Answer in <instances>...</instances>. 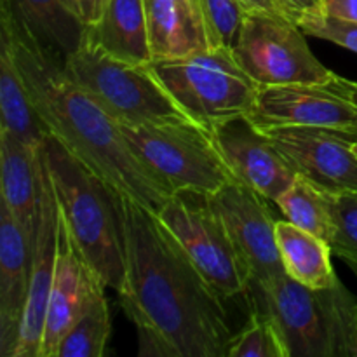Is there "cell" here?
Here are the masks:
<instances>
[{
    "instance_id": "52a82bcc",
    "label": "cell",
    "mask_w": 357,
    "mask_h": 357,
    "mask_svg": "<svg viewBox=\"0 0 357 357\" xmlns=\"http://www.w3.org/2000/svg\"><path fill=\"white\" fill-rule=\"evenodd\" d=\"M63 68L121 126L188 121L149 66L115 58L86 38L63 59Z\"/></svg>"
},
{
    "instance_id": "1f68e13d",
    "label": "cell",
    "mask_w": 357,
    "mask_h": 357,
    "mask_svg": "<svg viewBox=\"0 0 357 357\" xmlns=\"http://www.w3.org/2000/svg\"><path fill=\"white\" fill-rule=\"evenodd\" d=\"M241 2H243L250 10H267V13L284 14L281 10V7L278 6V2H275V0H241Z\"/></svg>"
},
{
    "instance_id": "6da1fadb",
    "label": "cell",
    "mask_w": 357,
    "mask_h": 357,
    "mask_svg": "<svg viewBox=\"0 0 357 357\" xmlns=\"http://www.w3.org/2000/svg\"><path fill=\"white\" fill-rule=\"evenodd\" d=\"M126 278L117 291L138 328L139 356L227 357L234 335L223 296L157 215L122 195Z\"/></svg>"
},
{
    "instance_id": "d4e9b609",
    "label": "cell",
    "mask_w": 357,
    "mask_h": 357,
    "mask_svg": "<svg viewBox=\"0 0 357 357\" xmlns=\"http://www.w3.org/2000/svg\"><path fill=\"white\" fill-rule=\"evenodd\" d=\"M227 357H289V349L271 317L250 310V319L241 333L234 335Z\"/></svg>"
},
{
    "instance_id": "7a4b0ae2",
    "label": "cell",
    "mask_w": 357,
    "mask_h": 357,
    "mask_svg": "<svg viewBox=\"0 0 357 357\" xmlns=\"http://www.w3.org/2000/svg\"><path fill=\"white\" fill-rule=\"evenodd\" d=\"M0 37L9 42L49 135L119 194L159 213L173 194L132 152L122 126L66 75L61 59L45 49L3 2Z\"/></svg>"
},
{
    "instance_id": "5b68a950",
    "label": "cell",
    "mask_w": 357,
    "mask_h": 357,
    "mask_svg": "<svg viewBox=\"0 0 357 357\" xmlns=\"http://www.w3.org/2000/svg\"><path fill=\"white\" fill-rule=\"evenodd\" d=\"M146 66L181 114L208 132L246 117L260 91L227 47L185 58L152 59Z\"/></svg>"
},
{
    "instance_id": "9a60e30c",
    "label": "cell",
    "mask_w": 357,
    "mask_h": 357,
    "mask_svg": "<svg viewBox=\"0 0 357 357\" xmlns=\"http://www.w3.org/2000/svg\"><path fill=\"white\" fill-rule=\"evenodd\" d=\"M101 279L77 250L68 227L59 213L58 258L49 293L47 316L38 357H54L59 342L86 309L94 286ZM103 282V281H101Z\"/></svg>"
},
{
    "instance_id": "8fae6325",
    "label": "cell",
    "mask_w": 357,
    "mask_h": 357,
    "mask_svg": "<svg viewBox=\"0 0 357 357\" xmlns=\"http://www.w3.org/2000/svg\"><path fill=\"white\" fill-rule=\"evenodd\" d=\"M206 202L229 230L251 281H268L286 274L275 234L278 222L268 209L267 199L234 180L206 197Z\"/></svg>"
},
{
    "instance_id": "4dcf8cb0",
    "label": "cell",
    "mask_w": 357,
    "mask_h": 357,
    "mask_svg": "<svg viewBox=\"0 0 357 357\" xmlns=\"http://www.w3.org/2000/svg\"><path fill=\"white\" fill-rule=\"evenodd\" d=\"M73 2H75L77 14L86 26H91L100 20L105 0H73Z\"/></svg>"
},
{
    "instance_id": "4fadbf2b",
    "label": "cell",
    "mask_w": 357,
    "mask_h": 357,
    "mask_svg": "<svg viewBox=\"0 0 357 357\" xmlns=\"http://www.w3.org/2000/svg\"><path fill=\"white\" fill-rule=\"evenodd\" d=\"M209 135L232 176L268 202L278 201L298 176L271 136L246 117L218 126Z\"/></svg>"
},
{
    "instance_id": "7c38bea8",
    "label": "cell",
    "mask_w": 357,
    "mask_h": 357,
    "mask_svg": "<svg viewBox=\"0 0 357 357\" xmlns=\"http://www.w3.org/2000/svg\"><path fill=\"white\" fill-rule=\"evenodd\" d=\"M59 206L52 187L51 174L45 164L44 150L40 146L38 166V222L31 246L30 291L21 321L20 340L13 357H38L44 337L45 316H47L49 293L54 279L56 258H58Z\"/></svg>"
},
{
    "instance_id": "3957f363",
    "label": "cell",
    "mask_w": 357,
    "mask_h": 357,
    "mask_svg": "<svg viewBox=\"0 0 357 357\" xmlns=\"http://www.w3.org/2000/svg\"><path fill=\"white\" fill-rule=\"evenodd\" d=\"M42 150L59 213L77 250L103 284L119 291L126 278L122 195L73 157L54 136L45 138Z\"/></svg>"
},
{
    "instance_id": "f1b7e54d",
    "label": "cell",
    "mask_w": 357,
    "mask_h": 357,
    "mask_svg": "<svg viewBox=\"0 0 357 357\" xmlns=\"http://www.w3.org/2000/svg\"><path fill=\"white\" fill-rule=\"evenodd\" d=\"M321 13L357 23V0H321Z\"/></svg>"
},
{
    "instance_id": "603a6c76",
    "label": "cell",
    "mask_w": 357,
    "mask_h": 357,
    "mask_svg": "<svg viewBox=\"0 0 357 357\" xmlns=\"http://www.w3.org/2000/svg\"><path fill=\"white\" fill-rule=\"evenodd\" d=\"M103 282L94 286L79 319L63 337L54 357H101L112 335V317Z\"/></svg>"
},
{
    "instance_id": "83f0119b",
    "label": "cell",
    "mask_w": 357,
    "mask_h": 357,
    "mask_svg": "<svg viewBox=\"0 0 357 357\" xmlns=\"http://www.w3.org/2000/svg\"><path fill=\"white\" fill-rule=\"evenodd\" d=\"M298 24L310 37L323 38V40L333 42L340 47L357 52V23L337 20V17L326 16L319 10V13H310L302 16Z\"/></svg>"
},
{
    "instance_id": "9c48e42d",
    "label": "cell",
    "mask_w": 357,
    "mask_h": 357,
    "mask_svg": "<svg viewBox=\"0 0 357 357\" xmlns=\"http://www.w3.org/2000/svg\"><path fill=\"white\" fill-rule=\"evenodd\" d=\"M155 215L223 298L248 291L250 271L222 218L206 199L202 204H194L183 194H173Z\"/></svg>"
},
{
    "instance_id": "cb8c5ba5",
    "label": "cell",
    "mask_w": 357,
    "mask_h": 357,
    "mask_svg": "<svg viewBox=\"0 0 357 357\" xmlns=\"http://www.w3.org/2000/svg\"><path fill=\"white\" fill-rule=\"evenodd\" d=\"M275 204L293 225L331 243L335 222L328 192L321 190L298 174L295 181L279 195Z\"/></svg>"
},
{
    "instance_id": "8992f818",
    "label": "cell",
    "mask_w": 357,
    "mask_h": 357,
    "mask_svg": "<svg viewBox=\"0 0 357 357\" xmlns=\"http://www.w3.org/2000/svg\"><path fill=\"white\" fill-rule=\"evenodd\" d=\"M132 152L171 194L206 199L236 178L211 135L192 121L122 126Z\"/></svg>"
},
{
    "instance_id": "ba28073f",
    "label": "cell",
    "mask_w": 357,
    "mask_h": 357,
    "mask_svg": "<svg viewBox=\"0 0 357 357\" xmlns=\"http://www.w3.org/2000/svg\"><path fill=\"white\" fill-rule=\"evenodd\" d=\"M305 31L288 16L250 10L232 52L260 87L321 84L335 77L309 47Z\"/></svg>"
},
{
    "instance_id": "ac0fdd59",
    "label": "cell",
    "mask_w": 357,
    "mask_h": 357,
    "mask_svg": "<svg viewBox=\"0 0 357 357\" xmlns=\"http://www.w3.org/2000/svg\"><path fill=\"white\" fill-rule=\"evenodd\" d=\"M40 146H31L0 129L2 202L26 232L33 246L38 222Z\"/></svg>"
},
{
    "instance_id": "2e32d148",
    "label": "cell",
    "mask_w": 357,
    "mask_h": 357,
    "mask_svg": "<svg viewBox=\"0 0 357 357\" xmlns=\"http://www.w3.org/2000/svg\"><path fill=\"white\" fill-rule=\"evenodd\" d=\"M31 244L6 204H0V356L13 357L30 291Z\"/></svg>"
},
{
    "instance_id": "d6986e66",
    "label": "cell",
    "mask_w": 357,
    "mask_h": 357,
    "mask_svg": "<svg viewBox=\"0 0 357 357\" xmlns=\"http://www.w3.org/2000/svg\"><path fill=\"white\" fill-rule=\"evenodd\" d=\"M84 38L124 61H152L145 0H105L100 20L86 28Z\"/></svg>"
},
{
    "instance_id": "e575fe53",
    "label": "cell",
    "mask_w": 357,
    "mask_h": 357,
    "mask_svg": "<svg viewBox=\"0 0 357 357\" xmlns=\"http://www.w3.org/2000/svg\"><path fill=\"white\" fill-rule=\"evenodd\" d=\"M352 150H354L356 157H357V142H352Z\"/></svg>"
},
{
    "instance_id": "e0dca14e",
    "label": "cell",
    "mask_w": 357,
    "mask_h": 357,
    "mask_svg": "<svg viewBox=\"0 0 357 357\" xmlns=\"http://www.w3.org/2000/svg\"><path fill=\"white\" fill-rule=\"evenodd\" d=\"M153 59H173L213 49L199 0H145Z\"/></svg>"
},
{
    "instance_id": "d6a6232c",
    "label": "cell",
    "mask_w": 357,
    "mask_h": 357,
    "mask_svg": "<svg viewBox=\"0 0 357 357\" xmlns=\"http://www.w3.org/2000/svg\"><path fill=\"white\" fill-rule=\"evenodd\" d=\"M351 91H352V98H354L356 107H357V82H352V80H351ZM338 132H340L344 138H347L349 142H357V119H356L354 124L347 129V131H344V132L338 131Z\"/></svg>"
},
{
    "instance_id": "4316f807",
    "label": "cell",
    "mask_w": 357,
    "mask_h": 357,
    "mask_svg": "<svg viewBox=\"0 0 357 357\" xmlns=\"http://www.w3.org/2000/svg\"><path fill=\"white\" fill-rule=\"evenodd\" d=\"M335 232L331 250L357 271V192L330 194Z\"/></svg>"
},
{
    "instance_id": "7402d4cb",
    "label": "cell",
    "mask_w": 357,
    "mask_h": 357,
    "mask_svg": "<svg viewBox=\"0 0 357 357\" xmlns=\"http://www.w3.org/2000/svg\"><path fill=\"white\" fill-rule=\"evenodd\" d=\"M278 246L282 265L289 278L314 289H326L340 279L331 264V244L288 220H279L275 225Z\"/></svg>"
},
{
    "instance_id": "f546056e",
    "label": "cell",
    "mask_w": 357,
    "mask_h": 357,
    "mask_svg": "<svg viewBox=\"0 0 357 357\" xmlns=\"http://www.w3.org/2000/svg\"><path fill=\"white\" fill-rule=\"evenodd\" d=\"M275 2L281 7L282 13L295 23H298L300 17L305 14L321 10V0H275Z\"/></svg>"
},
{
    "instance_id": "484cf974",
    "label": "cell",
    "mask_w": 357,
    "mask_h": 357,
    "mask_svg": "<svg viewBox=\"0 0 357 357\" xmlns=\"http://www.w3.org/2000/svg\"><path fill=\"white\" fill-rule=\"evenodd\" d=\"M199 2L204 13L213 47L234 49L250 9L241 0H199Z\"/></svg>"
},
{
    "instance_id": "836d02e7",
    "label": "cell",
    "mask_w": 357,
    "mask_h": 357,
    "mask_svg": "<svg viewBox=\"0 0 357 357\" xmlns=\"http://www.w3.org/2000/svg\"><path fill=\"white\" fill-rule=\"evenodd\" d=\"M351 357H357V303L354 307V317H352L351 331Z\"/></svg>"
},
{
    "instance_id": "277c9868",
    "label": "cell",
    "mask_w": 357,
    "mask_h": 357,
    "mask_svg": "<svg viewBox=\"0 0 357 357\" xmlns=\"http://www.w3.org/2000/svg\"><path fill=\"white\" fill-rule=\"evenodd\" d=\"M250 310L271 317L281 330L289 357H349L357 300L340 281L314 289L288 274L250 281Z\"/></svg>"
},
{
    "instance_id": "30bf717a",
    "label": "cell",
    "mask_w": 357,
    "mask_h": 357,
    "mask_svg": "<svg viewBox=\"0 0 357 357\" xmlns=\"http://www.w3.org/2000/svg\"><path fill=\"white\" fill-rule=\"evenodd\" d=\"M248 121L268 132L279 128H326L347 131L357 119L351 80L337 75L321 84L260 87Z\"/></svg>"
},
{
    "instance_id": "44dd1931",
    "label": "cell",
    "mask_w": 357,
    "mask_h": 357,
    "mask_svg": "<svg viewBox=\"0 0 357 357\" xmlns=\"http://www.w3.org/2000/svg\"><path fill=\"white\" fill-rule=\"evenodd\" d=\"M0 129L31 146H42L49 129L35 108L9 42L0 37Z\"/></svg>"
},
{
    "instance_id": "5bb4252c",
    "label": "cell",
    "mask_w": 357,
    "mask_h": 357,
    "mask_svg": "<svg viewBox=\"0 0 357 357\" xmlns=\"http://www.w3.org/2000/svg\"><path fill=\"white\" fill-rule=\"evenodd\" d=\"M296 174L328 194L357 192V157L352 142L335 129L279 128L267 132Z\"/></svg>"
},
{
    "instance_id": "ffe728a7",
    "label": "cell",
    "mask_w": 357,
    "mask_h": 357,
    "mask_svg": "<svg viewBox=\"0 0 357 357\" xmlns=\"http://www.w3.org/2000/svg\"><path fill=\"white\" fill-rule=\"evenodd\" d=\"M20 23L59 59H65L84 40L86 24L73 0H0Z\"/></svg>"
}]
</instances>
